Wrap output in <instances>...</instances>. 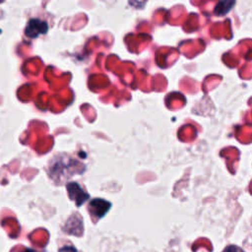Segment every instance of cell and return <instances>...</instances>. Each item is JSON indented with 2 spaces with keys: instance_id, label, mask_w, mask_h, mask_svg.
<instances>
[{
  "instance_id": "6da1fadb",
  "label": "cell",
  "mask_w": 252,
  "mask_h": 252,
  "mask_svg": "<svg viewBox=\"0 0 252 252\" xmlns=\"http://www.w3.org/2000/svg\"><path fill=\"white\" fill-rule=\"evenodd\" d=\"M86 167L80 161L72 158H54V163L50 165V176L58 180H66L75 174L84 172Z\"/></svg>"
},
{
  "instance_id": "7a4b0ae2",
  "label": "cell",
  "mask_w": 252,
  "mask_h": 252,
  "mask_svg": "<svg viewBox=\"0 0 252 252\" xmlns=\"http://www.w3.org/2000/svg\"><path fill=\"white\" fill-rule=\"evenodd\" d=\"M48 25L46 22L39 19H31L26 27L25 33L31 38L37 37L40 34H43L47 32Z\"/></svg>"
},
{
  "instance_id": "3957f363",
  "label": "cell",
  "mask_w": 252,
  "mask_h": 252,
  "mask_svg": "<svg viewBox=\"0 0 252 252\" xmlns=\"http://www.w3.org/2000/svg\"><path fill=\"white\" fill-rule=\"evenodd\" d=\"M67 191L70 199L76 202V205L82 206L83 203L87 201L89 198V194L83 190V188L76 182H69L67 184Z\"/></svg>"
},
{
  "instance_id": "277c9868",
  "label": "cell",
  "mask_w": 252,
  "mask_h": 252,
  "mask_svg": "<svg viewBox=\"0 0 252 252\" xmlns=\"http://www.w3.org/2000/svg\"><path fill=\"white\" fill-rule=\"evenodd\" d=\"M111 204L105 200L102 199H94L91 201L89 205V210L91 212V215L99 219L105 215V213L109 210Z\"/></svg>"
},
{
  "instance_id": "5b68a950",
  "label": "cell",
  "mask_w": 252,
  "mask_h": 252,
  "mask_svg": "<svg viewBox=\"0 0 252 252\" xmlns=\"http://www.w3.org/2000/svg\"><path fill=\"white\" fill-rule=\"evenodd\" d=\"M234 4H235L234 1H221V2H219L218 5L215 8V14L223 16V15H225L230 10L231 6L234 5Z\"/></svg>"
}]
</instances>
